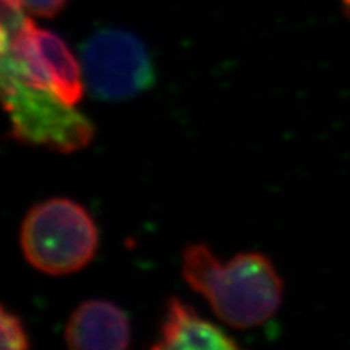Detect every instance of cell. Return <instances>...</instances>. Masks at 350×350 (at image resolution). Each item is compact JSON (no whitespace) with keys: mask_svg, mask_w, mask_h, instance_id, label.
Instances as JSON below:
<instances>
[{"mask_svg":"<svg viewBox=\"0 0 350 350\" xmlns=\"http://www.w3.org/2000/svg\"><path fill=\"white\" fill-rule=\"evenodd\" d=\"M19 245L31 267L44 275L66 276L94 260L100 232L82 204L54 197L28 211L21 225Z\"/></svg>","mask_w":350,"mask_h":350,"instance_id":"cell-2","label":"cell"},{"mask_svg":"<svg viewBox=\"0 0 350 350\" xmlns=\"http://www.w3.org/2000/svg\"><path fill=\"white\" fill-rule=\"evenodd\" d=\"M343 5H345V8H346V12H347L349 16H350V0H343Z\"/></svg>","mask_w":350,"mask_h":350,"instance_id":"cell-10","label":"cell"},{"mask_svg":"<svg viewBox=\"0 0 350 350\" xmlns=\"http://www.w3.org/2000/svg\"><path fill=\"white\" fill-rule=\"evenodd\" d=\"M19 3L29 15L53 18L62 12L68 0H19Z\"/></svg>","mask_w":350,"mask_h":350,"instance_id":"cell-9","label":"cell"},{"mask_svg":"<svg viewBox=\"0 0 350 350\" xmlns=\"http://www.w3.org/2000/svg\"><path fill=\"white\" fill-rule=\"evenodd\" d=\"M181 276L226 325L248 330L269 321L283 302L284 283L273 261L257 251L221 261L203 243L189 244Z\"/></svg>","mask_w":350,"mask_h":350,"instance_id":"cell-1","label":"cell"},{"mask_svg":"<svg viewBox=\"0 0 350 350\" xmlns=\"http://www.w3.org/2000/svg\"><path fill=\"white\" fill-rule=\"evenodd\" d=\"M0 347L3 350H25L29 347V336L24 321L16 314L8 311L5 306L0 311Z\"/></svg>","mask_w":350,"mask_h":350,"instance_id":"cell-8","label":"cell"},{"mask_svg":"<svg viewBox=\"0 0 350 350\" xmlns=\"http://www.w3.org/2000/svg\"><path fill=\"white\" fill-rule=\"evenodd\" d=\"M81 66L88 91L101 101L131 100L155 81L145 44L118 28H104L88 38L82 46Z\"/></svg>","mask_w":350,"mask_h":350,"instance_id":"cell-4","label":"cell"},{"mask_svg":"<svg viewBox=\"0 0 350 350\" xmlns=\"http://www.w3.org/2000/svg\"><path fill=\"white\" fill-rule=\"evenodd\" d=\"M153 350H190L215 349L237 350L239 345L224 328L203 319L191 305L177 297L167 301L165 314L157 342L150 346Z\"/></svg>","mask_w":350,"mask_h":350,"instance_id":"cell-6","label":"cell"},{"mask_svg":"<svg viewBox=\"0 0 350 350\" xmlns=\"http://www.w3.org/2000/svg\"><path fill=\"white\" fill-rule=\"evenodd\" d=\"M63 337L72 350H124L131 342V327L114 302L90 299L73 310Z\"/></svg>","mask_w":350,"mask_h":350,"instance_id":"cell-5","label":"cell"},{"mask_svg":"<svg viewBox=\"0 0 350 350\" xmlns=\"http://www.w3.org/2000/svg\"><path fill=\"white\" fill-rule=\"evenodd\" d=\"M34 37L54 92L66 104L76 107L85 95L82 66L75 59L68 44L53 31L36 27Z\"/></svg>","mask_w":350,"mask_h":350,"instance_id":"cell-7","label":"cell"},{"mask_svg":"<svg viewBox=\"0 0 350 350\" xmlns=\"http://www.w3.org/2000/svg\"><path fill=\"white\" fill-rule=\"evenodd\" d=\"M2 101L10 136L24 145L73 153L85 149L95 136L94 123L75 105L8 72H2Z\"/></svg>","mask_w":350,"mask_h":350,"instance_id":"cell-3","label":"cell"}]
</instances>
